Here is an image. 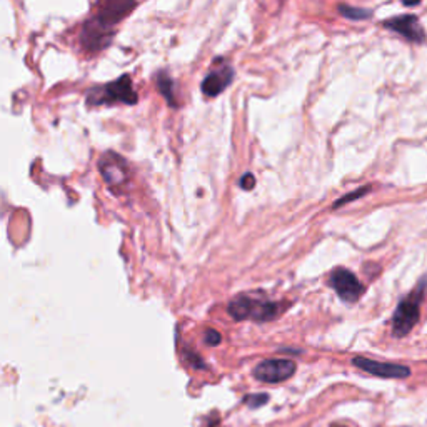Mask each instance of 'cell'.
Here are the masks:
<instances>
[{
  "label": "cell",
  "instance_id": "6da1fadb",
  "mask_svg": "<svg viewBox=\"0 0 427 427\" xmlns=\"http://www.w3.org/2000/svg\"><path fill=\"white\" fill-rule=\"evenodd\" d=\"M282 303H272L264 296H249L239 294L238 297L230 300L227 305V312L234 320H245L252 319L255 322H269L279 317L282 310H284Z\"/></svg>",
  "mask_w": 427,
  "mask_h": 427
},
{
  "label": "cell",
  "instance_id": "7a4b0ae2",
  "mask_svg": "<svg viewBox=\"0 0 427 427\" xmlns=\"http://www.w3.org/2000/svg\"><path fill=\"white\" fill-rule=\"evenodd\" d=\"M426 286H427L426 279H422V282H419V286L399 303L396 312L392 315V336L396 337L407 336V334L416 327V324L419 322L421 300L422 297H424Z\"/></svg>",
  "mask_w": 427,
  "mask_h": 427
},
{
  "label": "cell",
  "instance_id": "3957f363",
  "mask_svg": "<svg viewBox=\"0 0 427 427\" xmlns=\"http://www.w3.org/2000/svg\"><path fill=\"white\" fill-rule=\"evenodd\" d=\"M296 362L291 359H266L254 368V378L264 384H279L296 374Z\"/></svg>",
  "mask_w": 427,
  "mask_h": 427
},
{
  "label": "cell",
  "instance_id": "277c9868",
  "mask_svg": "<svg viewBox=\"0 0 427 427\" xmlns=\"http://www.w3.org/2000/svg\"><path fill=\"white\" fill-rule=\"evenodd\" d=\"M329 286L337 292V296L344 303H356L364 294V286L361 284V281L344 267L332 271L331 277H329Z\"/></svg>",
  "mask_w": 427,
  "mask_h": 427
},
{
  "label": "cell",
  "instance_id": "5b68a950",
  "mask_svg": "<svg viewBox=\"0 0 427 427\" xmlns=\"http://www.w3.org/2000/svg\"><path fill=\"white\" fill-rule=\"evenodd\" d=\"M352 365L364 373L373 374L375 378L382 379H406L411 375V369L402 364H392V362H380L368 357L357 356L352 359Z\"/></svg>",
  "mask_w": 427,
  "mask_h": 427
},
{
  "label": "cell",
  "instance_id": "8992f818",
  "mask_svg": "<svg viewBox=\"0 0 427 427\" xmlns=\"http://www.w3.org/2000/svg\"><path fill=\"white\" fill-rule=\"evenodd\" d=\"M384 27L397 32V34L406 37L407 40L417 42V44H422L426 40V34L419 24V18L416 16H399L389 18V21L384 22Z\"/></svg>",
  "mask_w": 427,
  "mask_h": 427
},
{
  "label": "cell",
  "instance_id": "52a82bcc",
  "mask_svg": "<svg viewBox=\"0 0 427 427\" xmlns=\"http://www.w3.org/2000/svg\"><path fill=\"white\" fill-rule=\"evenodd\" d=\"M232 78H234V69L230 66H222L214 69L209 76L202 81V92L209 97L219 95L222 90H226L230 86Z\"/></svg>",
  "mask_w": 427,
  "mask_h": 427
},
{
  "label": "cell",
  "instance_id": "ba28073f",
  "mask_svg": "<svg viewBox=\"0 0 427 427\" xmlns=\"http://www.w3.org/2000/svg\"><path fill=\"white\" fill-rule=\"evenodd\" d=\"M104 99L100 102H107V100H120V102H127V104H134L137 100L136 92L132 89L131 78L129 77H122L119 78L117 82L110 83V86H105L104 89Z\"/></svg>",
  "mask_w": 427,
  "mask_h": 427
},
{
  "label": "cell",
  "instance_id": "9c48e42d",
  "mask_svg": "<svg viewBox=\"0 0 427 427\" xmlns=\"http://www.w3.org/2000/svg\"><path fill=\"white\" fill-rule=\"evenodd\" d=\"M337 11L342 17L351 18V21H365V18L373 16V12L368 11V8L352 7V6H347V4H341V6L337 7Z\"/></svg>",
  "mask_w": 427,
  "mask_h": 427
},
{
  "label": "cell",
  "instance_id": "30bf717a",
  "mask_svg": "<svg viewBox=\"0 0 427 427\" xmlns=\"http://www.w3.org/2000/svg\"><path fill=\"white\" fill-rule=\"evenodd\" d=\"M369 190H370L369 185H364V187L357 189L356 192H351V194H347V196L339 199V201H337L336 204H334L332 207H334V209H337V207H341V206H346V204H349V202H352V201H356V199H359V197L364 196V194H368Z\"/></svg>",
  "mask_w": 427,
  "mask_h": 427
},
{
  "label": "cell",
  "instance_id": "8fae6325",
  "mask_svg": "<svg viewBox=\"0 0 427 427\" xmlns=\"http://www.w3.org/2000/svg\"><path fill=\"white\" fill-rule=\"evenodd\" d=\"M244 402L247 404L249 407H252V409H257V407H261V406H264V404L269 402V396L264 392L249 394V396L244 397Z\"/></svg>",
  "mask_w": 427,
  "mask_h": 427
},
{
  "label": "cell",
  "instance_id": "7c38bea8",
  "mask_svg": "<svg viewBox=\"0 0 427 427\" xmlns=\"http://www.w3.org/2000/svg\"><path fill=\"white\" fill-rule=\"evenodd\" d=\"M159 87L160 90L164 92V95L169 99L170 104H174V99H172V81H170L169 77L164 76V74H160V78H159Z\"/></svg>",
  "mask_w": 427,
  "mask_h": 427
},
{
  "label": "cell",
  "instance_id": "4fadbf2b",
  "mask_svg": "<svg viewBox=\"0 0 427 427\" xmlns=\"http://www.w3.org/2000/svg\"><path fill=\"white\" fill-rule=\"evenodd\" d=\"M204 341H206V344L209 346H219L222 341V336L216 331V329H207L206 336H204Z\"/></svg>",
  "mask_w": 427,
  "mask_h": 427
},
{
  "label": "cell",
  "instance_id": "5bb4252c",
  "mask_svg": "<svg viewBox=\"0 0 427 427\" xmlns=\"http://www.w3.org/2000/svg\"><path fill=\"white\" fill-rule=\"evenodd\" d=\"M239 184L244 190H252L255 187V177L250 172H247V174H244L242 177H240Z\"/></svg>",
  "mask_w": 427,
  "mask_h": 427
},
{
  "label": "cell",
  "instance_id": "9a60e30c",
  "mask_svg": "<svg viewBox=\"0 0 427 427\" xmlns=\"http://www.w3.org/2000/svg\"><path fill=\"white\" fill-rule=\"evenodd\" d=\"M404 6H407V7H414V6H419V2H404Z\"/></svg>",
  "mask_w": 427,
  "mask_h": 427
}]
</instances>
